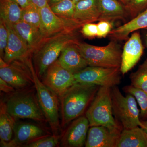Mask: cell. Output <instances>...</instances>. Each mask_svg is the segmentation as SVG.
<instances>
[{"mask_svg": "<svg viewBox=\"0 0 147 147\" xmlns=\"http://www.w3.org/2000/svg\"><path fill=\"white\" fill-rule=\"evenodd\" d=\"M100 87L76 83L64 93L60 96L63 126L82 115L90 105Z\"/></svg>", "mask_w": 147, "mask_h": 147, "instance_id": "obj_1", "label": "cell"}, {"mask_svg": "<svg viewBox=\"0 0 147 147\" xmlns=\"http://www.w3.org/2000/svg\"><path fill=\"white\" fill-rule=\"evenodd\" d=\"M79 42L76 32L63 33L45 38L32 54L35 69L38 77L44 76L48 67L57 60L66 47Z\"/></svg>", "mask_w": 147, "mask_h": 147, "instance_id": "obj_2", "label": "cell"}, {"mask_svg": "<svg viewBox=\"0 0 147 147\" xmlns=\"http://www.w3.org/2000/svg\"><path fill=\"white\" fill-rule=\"evenodd\" d=\"M111 88L100 87L86 116L90 126H103L113 131L121 132L123 128L113 117Z\"/></svg>", "mask_w": 147, "mask_h": 147, "instance_id": "obj_3", "label": "cell"}, {"mask_svg": "<svg viewBox=\"0 0 147 147\" xmlns=\"http://www.w3.org/2000/svg\"><path fill=\"white\" fill-rule=\"evenodd\" d=\"M77 46L88 65L120 68L122 52L116 40H113L105 46H96L80 42Z\"/></svg>", "mask_w": 147, "mask_h": 147, "instance_id": "obj_4", "label": "cell"}, {"mask_svg": "<svg viewBox=\"0 0 147 147\" xmlns=\"http://www.w3.org/2000/svg\"><path fill=\"white\" fill-rule=\"evenodd\" d=\"M113 114L123 129L141 126L140 112L134 96H123L117 86L111 88Z\"/></svg>", "mask_w": 147, "mask_h": 147, "instance_id": "obj_5", "label": "cell"}, {"mask_svg": "<svg viewBox=\"0 0 147 147\" xmlns=\"http://www.w3.org/2000/svg\"><path fill=\"white\" fill-rule=\"evenodd\" d=\"M28 64L33 78L40 107L53 131H57L59 127L57 95L40 81L30 59L28 61Z\"/></svg>", "mask_w": 147, "mask_h": 147, "instance_id": "obj_6", "label": "cell"}, {"mask_svg": "<svg viewBox=\"0 0 147 147\" xmlns=\"http://www.w3.org/2000/svg\"><path fill=\"white\" fill-rule=\"evenodd\" d=\"M121 74L120 68L88 66L74 76L77 83L111 88L120 84Z\"/></svg>", "mask_w": 147, "mask_h": 147, "instance_id": "obj_7", "label": "cell"}, {"mask_svg": "<svg viewBox=\"0 0 147 147\" xmlns=\"http://www.w3.org/2000/svg\"><path fill=\"white\" fill-rule=\"evenodd\" d=\"M28 58L7 63L0 58V78L17 89L34 84L33 78L28 63Z\"/></svg>", "mask_w": 147, "mask_h": 147, "instance_id": "obj_8", "label": "cell"}, {"mask_svg": "<svg viewBox=\"0 0 147 147\" xmlns=\"http://www.w3.org/2000/svg\"><path fill=\"white\" fill-rule=\"evenodd\" d=\"M40 30L45 38L63 33L75 32L83 26L74 19L58 16L52 11L49 5L40 9Z\"/></svg>", "mask_w": 147, "mask_h": 147, "instance_id": "obj_9", "label": "cell"}, {"mask_svg": "<svg viewBox=\"0 0 147 147\" xmlns=\"http://www.w3.org/2000/svg\"><path fill=\"white\" fill-rule=\"evenodd\" d=\"M7 111L14 118L28 119L37 121L44 119V114L33 97L28 94L11 97L6 104Z\"/></svg>", "mask_w": 147, "mask_h": 147, "instance_id": "obj_10", "label": "cell"}, {"mask_svg": "<svg viewBox=\"0 0 147 147\" xmlns=\"http://www.w3.org/2000/svg\"><path fill=\"white\" fill-rule=\"evenodd\" d=\"M43 76L42 82L60 96L77 83L74 74L63 67L57 60L48 67Z\"/></svg>", "mask_w": 147, "mask_h": 147, "instance_id": "obj_11", "label": "cell"}, {"mask_svg": "<svg viewBox=\"0 0 147 147\" xmlns=\"http://www.w3.org/2000/svg\"><path fill=\"white\" fill-rule=\"evenodd\" d=\"M144 50L139 32H134L125 44L122 53L120 67L122 74L127 73L136 65L143 55Z\"/></svg>", "mask_w": 147, "mask_h": 147, "instance_id": "obj_12", "label": "cell"}, {"mask_svg": "<svg viewBox=\"0 0 147 147\" xmlns=\"http://www.w3.org/2000/svg\"><path fill=\"white\" fill-rule=\"evenodd\" d=\"M90 126L89 122L86 115L80 116L74 119L63 135L62 145L65 147L84 146Z\"/></svg>", "mask_w": 147, "mask_h": 147, "instance_id": "obj_13", "label": "cell"}, {"mask_svg": "<svg viewBox=\"0 0 147 147\" xmlns=\"http://www.w3.org/2000/svg\"><path fill=\"white\" fill-rule=\"evenodd\" d=\"M121 132L113 131L103 126L90 127L88 131L85 146L116 147Z\"/></svg>", "mask_w": 147, "mask_h": 147, "instance_id": "obj_14", "label": "cell"}, {"mask_svg": "<svg viewBox=\"0 0 147 147\" xmlns=\"http://www.w3.org/2000/svg\"><path fill=\"white\" fill-rule=\"evenodd\" d=\"M8 30V40L3 60L7 63L24 60L32 54L10 24L5 23Z\"/></svg>", "mask_w": 147, "mask_h": 147, "instance_id": "obj_15", "label": "cell"}, {"mask_svg": "<svg viewBox=\"0 0 147 147\" xmlns=\"http://www.w3.org/2000/svg\"><path fill=\"white\" fill-rule=\"evenodd\" d=\"M78 43L66 47L57 60L63 67L74 74L88 66L78 48Z\"/></svg>", "mask_w": 147, "mask_h": 147, "instance_id": "obj_16", "label": "cell"}, {"mask_svg": "<svg viewBox=\"0 0 147 147\" xmlns=\"http://www.w3.org/2000/svg\"><path fill=\"white\" fill-rule=\"evenodd\" d=\"M11 25L32 54L45 38L40 29L24 21Z\"/></svg>", "mask_w": 147, "mask_h": 147, "instance_id": "obj_17", "label": "cell"}, {"mask_svg": "<svg viewBox=\"0 0 147 147\" xmlns=\"http://www.w3.org/2000/svg\"><path fill=\"white\" fill-rule=\"evenodd\" d=\"M99 21L111 22L124 20L129 16L126 7L119 0H97Z\"/></svg>", "mask_w": 147, "mask_h": 147, "instance_id": "obj_18", "label": "cell"}, {"mask_svg": "<svg viewBox=\"0 0 147 147\" xmlns=\"http://www.w3.org/2000/svg\"><path fill=\"white\" fill-rule=\"evenodd\" d=\"M147 28V8L126 24L113 29L109 36L114 40H127L132 32Z\"/></svg>", "mask_w": 147, "mask_h": 147, "instance_id": "obj_19", "label": "cell"}, {"mask_svg": "<svg viewBox=\"0 0 147 147\" xmlns=\"http://www.w3.org/2000/svg\"><path fill=\"white\" fill-rule=\"evenodd\" d=\"M97 0H81L75 4L73 19L82 26L99 21Z\"/></svg>", "mask_w": 147, "mask_h": 147, "instance_id": "obj_20", "label": "cell"}, {"mask_svg": "<svg viewBox=\"0 0 147 147\" xmlns=\"http://www.w3.org/2000/svg\"><path fill=\"white\" fill-rule=\"evenodd\" d=\"M14 139L11 140L7 147L15 146L18 144L32 141L43 137L44 131L35 125L21 123L15 125L14 129Z\"/></svg>", "mask_w": 147, "mask_h": 147, "instance_id": "obj_21", "label": "cell"}, {"mask_svg": "<svg viewBox=\"0 0 147 147\" xmlns=\"http://www.w3.org/2000/svg\"><path fill=\"white\" fill-rule=\"evenodd\" d=\"M116 147H147V134L140 126L123 129Z\"/></svg>", "mask_w": 147, "mask_h": 147, "instance_id": "obj_22", "label": "cell"}, {"mask_svg": "<svg viewBox=\"0 0 147 147\" xmlns=\"http://www.w3.org/2000/svg\"><path fill=\"white\" fill-rule=\"evenodd\" d=\"M14 118L9 113L6 104L1 103L0 139L3 146L7 147L11 141L15 124Z\"/></svg>", "mask_w": 147, "mask_h": 147, "instance_id": "obj_23", "label": "cell"}, {"mask_svg": "<svg viewBox=\"0 0 147 147\" xmlns=\"http://www.w3.org/2000/svg\"><path fill=\"white\" fill-rule=\"evenodd\" d=\"M22 10L18 4L11 0H0L1 20L13 25L21 21Z\"/></svg>", "mask_w": 147, "mask_h": 147, "instance_id": "obj_24", "label": "cell"}, {"mask_svg": "<svg viewBox=\"0 0 147 147\" xmlns=\"http://www.w3.org/2000/svg\"><path fill=\"white\" fill-rule=\"evenodd\" d=\"M131 85L147 93V59L130 75Z\"/></svg>", "mask_w": 147, "mask_h": 147, "instance_id": "obj_25", "label": "cell"}, {"mask_svg": "<svg viewBox=\"0 0 147 147\" xmlns=\"http://www.w3.org/2000/svg\"><path fill=\"white\" fill-rule=\"evenodd\" d=\"M123 90L127 94L134 96L140 107V119L147 121V93L131 85L125 86Z\"/></svg>", "mask_w": 147, "mask_h": 147, "instance_id": "obj_26", "label": "cell"}, {"mask_svg": "<svg viewBox=\"0 0 147 147\" xmlns=\"http://www.w3.org/2000/svg\"><path fill=\"white\" fill-rule=\"evenodd\" d=\"M75 3L72 0H61L50 6L52 11L62 18L73 19Z\"/></svg>", "mask_w": 147, "mask_h": 147, "instance_id": "obj_27", "label": "cell"}, {"mask_svg": "<svg viewBox=\"0 0 147 147\" xmlns=\"http://www.w3.org/2000/svg\"><path fill=\"white\" fill-rule=\"evenodd\" d=\"M21 21L40 29L41 24L40 9L32 3L23 9Z\"/></svg>", "mask_w": 147, "mask_h": 147, "instance_id": "obj_28", "label": "cell"}, {"mask_svg": "<svg viewBox=\"0 0 147 147\" xmlns=\"http://www.w3.org/2000/svg\"><path fill=\"white\" fill-rule=\"evenodd\" d=\"M129 16L132 18L147 8V0H129L125 6Z\"/></svg>", "mask_w": 147, "mask_h": 147, "instance_id": "obj_29", "label": "cell"}, {"mask_svg": "<svg viewBox=\"0 0 147 147\" xmlns=\"http://www.w3.org/2000/svg\"><path fill=\"white\" fill-rule=\"evenodd\" d=\"M58 137L56 136L42 137L27 144L24 146L28 147H54L58 144Z\"/></svg>", "mask_w": 147, "mask_h": 147, "instance_id": "obj_30", "label": "cell"}, {"mask_svg": "<svg viewBox=\"0 0 147 147\" xmlns=\"http://www.w3.org/2000/svg\"><path fill=\"white\" fill-rule=\"evenodd\" d=\"M8 30L5 23L0 20V55L3 58L8 40Z\"/></svg>", "mask_w": 147, "mask_h": 147, "instance_id": "obj_31", "label": "cell"}, {"mask_svg": "<svg viewBox=\"0 0 147 147\" xmlns=\"http://www.w3.org/2000/svg\"><path fill=\"white\" fill-rule=\"evenodd\" d=\"M97 37H105L109 35L113 28L112 22L107 21H100L97 24Z\"/></svg>", "mask_w": 147, "mask_h": 147, "instance_id": "obj_32", "label": "cell"}, {"mask_svg": "<svg viewBox=\"0 0 147 147\" xmlns=\"http://www.w3.org/2000/svg\"><path fill=\"white\" fill-rule=\"evenodd\" d=\"M81 32L84 36L88 38L97 37V24L90 23L84 24L82 27Z\"/></svg>", "mask_w": 147, "mask_h": 147, "instance_id": "obj_33", "label": "cell"}, {"mask_svg": "<svg viewBox=\"0 0 147 147\" xmlns=\"http://www.w3.org/2000/svg\"><path fill=\"white\" fill-rule=\"evenodd\" d=\"M0 90L5 93H10L14 91L15 88L10 84L0 78Z\"/></svg>", "mask_w": 147, "mask_h": 147, "instance_id": "obj_34", "label": "cell"}, {"mask_svg": "<svg viewBox=\"0 0 147 147\" xmlns=\"http://www.w3.org/2000/svg\"><path fill=\"white\" fill-rule=\"evenodd\" d=\"M31 2L39 9L43 8L48 5V0H31Z\"/></svg>", "mask_w": 147, "mask_h": 147, "instance_id": "obj_35", "label": "cell"}, {"mask_svg": "<svg viewBox=\"0 0 147 147\" xmlns=\"http://www.w3.org/2000/svg\"><path fill=\"white\" fill-rule=\"evenodd\" d=\"M18 4L22 9L26 8L32 3L31 0H11Z\"/></svg>", "mask_w": 147, "mask_h": 147, "instance_id": "obj_36", "label": "cell"}, {"mask_svg": "<svg viewBox=\"0 0 147 147\" xmlns=\"http://www.w3.org/2000/svg\"><path fill=\"white\" fill-rule=\"evenodd\" d=\"M141 123H142V124L140 127H141L144 130L147 134V121L141 120Z\"/></svg>", "mask_w": 147, "mask_h": 147, "instance_id": "obj_37", "label": "cell"}, {"mask_svg": "<svg viewBox=\"0 0 147 147\" xmlns=\"http://www.w3.org/2000/svg\"><path fill=\"white\" fill-rule=\"evenodd\" d=\"M61 0H48V4L49 6H51L53 5V4L60 1Z\"/></svg>", "mask_w": 147, "mask_h": 147, "instance_id": "obj_38", "label": "cell"}, {"mask_svg": "<svg viewBox=\"0 0 147 147\" xmlns=\"http://www.w3.org/2000/svg\"><path fill=\"white\" fill-rule=\"evenodd\" d=\"M145 30L146 31H145L144 32V39L145 44L147 47V30Z\"/></svg>", "mask_w": 147, "mask_h": 147, "instance_id": "obj_39", "label": "cell"}, {"mask_svg": "<svg viewBox=\"0 0 147 147\" xmlns=\"http://www.w3.org/2000/svg\"><path fill=\"white\" fill-rule=\"evenodd\" d=\"M124 5L126 6L128 4L129 0H119Z\"/></svg>", "mask_w": 147, "mask_h": 147, "instance_id": "obj_40", "label": "cell"}, {"mask_svg": "<svg viewBox=\"0 0 147 147\" xmlns=\"http://www.w3.org/2000/svg\"><path fill=\"white\" fill-rule=\"evenodd\" d=\"M72 1H73L76 3L77 2L79 1H81V0H72Z\"/></svg>", "mask_w": 147, "mask_h": 147, "instance_id": "obj_41", "label": "cell"}, {"mask_svg": "<svg viewBox=\"0 0 147 147\" xmlns=\"http://www.w3.org/2000/svg\"><path fill=\"white\" fill-rule=\"evenodd\" d=\"M144 30H147V28L144 29Z\"/></svg>", "mask_w": 147, "mask_h": 147, "instance_id": "obj_42", "label": "cell"}]
</instances>
